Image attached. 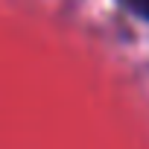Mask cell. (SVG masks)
<instances>
[{
    "label": "cell",
    "instance_id": "1",
    "mask_svg": "<svg viewBox=\"0 0 149 149\" xmlns=\"http://www.w3.org/2000/svg\"><path fill=\"white\" fill-rule=\"evenodd\" d=\"M120 3H123L129 12H134V15H140V18H149V0H120Z\"/></svg>",
    "mask_w": 149,
    "mask_h": 149
}]
</instances>
